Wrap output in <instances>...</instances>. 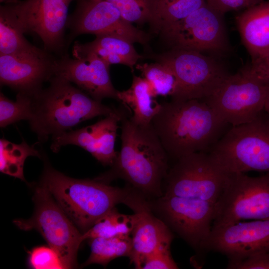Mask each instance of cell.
Listing matches in <instances>:
<instances>
[{
  "label": "cell",
  "mask_w": 269,
  "mask_h": 269,
  "mask_svg": "<svg viewBox=\"0 0 269 269\" xmlns=\"http://www.w3.org/2000/svg\"><path fill=\"white\" fill-rule=\"evenodd\" d=\"M121 123L120 151L110 169L94 179L107 184L122 179L148 200L160 197L169 168L159 136L151 123L138 124L126 113Z\"/></svg>",
  "instance_id": "6da1fadb"
},
{
  "label": "cell",
  "mask_w": 269,
  "mask_h": 269,
  "mask_svg": "<svg viewBox=\"0 0 269 269\" xmlns=\"http://www.w3.org/2000/svg\"><path fill=\"white\" fill-rule=\"evenodd\" d=\"M160 104L151 124L168 156L176 160L194 152H209L227 125L202 100Z\"/></svg>",
  "instance_id": "7a4b0ae2"
},
{
  "label": "cell",
  "mask_w": 269,
  "mask_h": 269,
  "mask_svg": "<svg viewBox=\"0 0 269 269\" xmlns=\"http://www.w3.org/2000/svg\"><path fill=\"white\" fill-rule=\"evenodd\" d=\"M48 87L31 95L30 128L38 139L46 141L80 123L107 116L116 108L97 101L65 78L54 75Z\"/></svg>",
  "instance_id": "3957f363"
},
{
  "label": "cell",
  "mask_w": 269,
  "mask_h": 269,
  "mask_svg": "<svg viewBox=\"0 0 269 269\" xmlns=\"http://www.w3.org/2000/svg\"><path fill=\"white\" fill-rule=\"evenodd\" d=\"M43 154L44 168L39 184L49 191L82 234L117 204H124L130 185L119 188L95 179L68 177L53 168Z\"/></svg>",
  "instance_id": "277c9868"
},
{
  "label": "cell",
  "mask_w": 269,
  "mask_h": 269,
  "mask_svg": "<svg viewBox=\"0 0 269 269\" xmlns=\"http://www.w3.org/2000/svg\"><path fill=\"white\" fill-rule=\"evenodd\" d=\"M209 153L228 174L269 173V115L264 110L252 121L232 126Z\"/></svg>",
  "instance_id": "5b68a950"
},
{
  "label": "cell",
  "mask_w": 269,
  "mask_h": 269,
  "mask_svg": "<svg viewBox=\"0 0 269 269\" xmlns=\"http://www.w3.org/2000/svg\"><path fill=\"white\" fill-rule=\"evenodd\" d=\"M33 200V215L28 219L15 220L14 224L24 231H38L58 253L65 268H75L78 251L83 242L82 233L45 187L40 184L36 187Z\"/></svg>",
  "instance_id": "8992f818"
},
{
  "label": "cell",
  "mask_w": 269,
  "mask_h": 269,
  "mask_svg": "<svg viewBox=\"0 0 269 269\" xmlns=\"http://www.w3.org/2000/svg\"><path fill=\"white\" fill-rule=\"evenodd\" d=\"M228 175L208 152H194L178 159L169 169L163 183L162 195L215 204Z\"/></svg>",
  "instance_id": "52a82bcc"
},
{
  "label": "cell",
  "mask_w": 269,
  "mask_h": 269,
  "mask_svg": "<svg viewBox=\"0 0 269 269\" xmlns=\"http://www.w3.org/2000/svg\"><path fill=\"white\" fill-rule=\"evenodd\" d=\"M269 219V173L251 177L228 174L215 204L212 226Z\"/></svg>",
  "instance_id": "ba28073f"
},
{
  "label": "cell",
  "mask_w": 269,
  "mask_h": 269,
  "mask_svg": "<svg viewBox=\"0 0 269 269\" xmlns=\"http://www.w3.org/2000/svg\"><path fill=\"white\" fill-rule=\"evenodd\" d=\"M168 66L177 81L173 100H204L211 96L229 75L214 58L198 51L172 48L154 57Z\"/></svg>",
  "instance_id": "9c48e42d"
},
{
  "label": "cell",
  "mask_w": 269,
  "mask_h": 269,
  "mask_svg": "<svg viewBox=\"0 0 269 269\" xmlns=\"http://www.w3.org/2000/svg\"><path fill=\"white\" fill-rule=\"evenodd\" d=\"M269 85L244 68L229 74L203 100L224 123L236 126L252 121L264 110Z\"/></svg>",
  "instance_id": "30bf717a"
},
{
  "label": "cell",
  "mask_w": 269,
  "mask_h": 269,
  "mask_svg": "<svg viewBox=\"0 0 269 269\" xmlns=\"http://www.w3.org/2000/svg\"><path fill=\"white\" fill-rule=\"evenodd\" d=\"M154 213L196 252L210 236L215 204L202 200L162 195L149 200Z\"/></svg>",
  "instance_id": "8fae6325"
},
{
  "label": "cell",
  "mask_w": 269,
  "mask_h": 269,
  "mask_svg": "<svg viewBox=\"0 0 269 269\" xmlns=\"http://www.w3.org/2000/svg\"><path fill=\"white\" fill-rule=\"evenodd\" d=\"M224 14L206 2L186 17L163 28L162 37L172 48L203 52L227 50Z\"/></svg>",
  "instance_id": "7c38bea8"
},
{
  "label": "cell",
  "mask_w": 269,
  "mask_h": 269,
  "mask_svg": "<svg viewBox=\"0 0 269 269\" xmlns=\"http://www.w3.org/2000/svg\"><path fill=\"white\" fill-rule=\"evenodd\" d=\"M73 0H25L9 5L24 33L35 34L44 49L58 53L66 49L68 8Z\"/></svg>",
  "instance_id": "4fadbf2b"
},
{
  "label": "cell",
  "mask_w": 269,
  "mask_h": 269,
  "mask_svg": "<svg viewBox=\"0 0 269 269\" xmlns=\"http://www.w3.org/2000/svg\"><path fill=\"white\" fill-rule=\"evenodd\" d=\"M74 12L68 17L67 27L70 29L66 47L77 36L83 34L96 36L113 34L134 43L146 44L149 35L134 26L122 16L118 9L105 0H77Z\"/></svg>",
  "instance_id": "5bb4252c"
},
{
  "label": "cell",
  "mask_w": 269,
  "mask_h": 269,
  "mask_svg": "<svg viewBox=\"0 0 269 269\" xmlns=\"http://www.w3.org/2000/svg\"><path fill=\"white\" fill-rule=\"evenodd\" d=\"M202 251L225 255L227 268L253 254L269 252V219L212 226Z\"/></svg>",
  "instance_id": "9a60e30c"
},
{
  "label": "cell",
  "mask_w": 269,
  "mask_h": 269,
  "mask_svg": "<svg viewBox=\"0 0 269 269\" xmlns=\"http://www.w3.org/2000/svg\"><path fill=\"white\" fill-rule=\"evenodd\" d=\"M124 204L134 212V224L131 234L132 248L129 257L135 269H140L144 259L159 248L170 245L171 230L152 210L149 200L131 186Z\"/></svg>",
  "instance_id": "2e32d148"
},
{
  "label": "cell",
  "mask_w": 269,
  "mask_h": 269,
  "mask_svg": "<svg viewBox=\"0 0 269 269\" xmlns=\"http://www.w3.org/2000/svg\"><path fill=\"white\" fill-rule=\"evenodd\" d=\"M125 113L123 110L116 109L94 124L52 137L50 148L57 152L62 146L75 145L90 153L102 164L111 166L118 154L115 148V141L119 123Z\"/></svg>",
  "instance_id": "e0dca14e"
},
{
  "label": "cell",
  "mask_w": 269,
  "mask_h": 269,
  "mask_svg": "<svg viewBox=\"0 0 269 269\" xmlns=\"http://www.w3.org/2000/svg\"><path fill=\"white\" fill-rule=\"evenodd\" d=\"M56 60L45 49L31 54L0 55V84L18 93L34 94L54 75Z\"/></svg>",
  "instance_id": "ac0fdd59"
},
{
  "label": "cell",
  "mask_w": 269,
  "mask_h": 269,
  "mask_svg": "<svg viewBox=\"0 0 269 269\" xmlns=\"http://www.w3.org/2000/svg\"><path fill=\"white\" fill-rule=\"evenodd\" d=\"M110 66L94 54L70 58L67 54L56 59L54 75L61 76L94 99L102 102L105 98L118 101V92L113 85Z\"/></svg>",
  "instance_id": "d6986e66"
},
{
  "label": "cell",
  "mask_w": 269,
  "mask_h": 269,
  "mask_svg": "<svg viewBox=\"0 0 269 269\" xmlns=\"http://www.w3.org/2000/svg\"><path fill=\"white\" fill-rule=\"evenodd\" d=\"M236 22L252 60L269 53V0L245 9L236 17Z\"/></svg>",
  "instance_id": "ffe728a7"
},
{
  "label": "cell",
  "mask_w": 269,
  "mask_h": 269,
  "mask_svg": "<svg viewBox=\"0 0 269 269\" xmlns=\"http://www.w3.org/2000/svg\"><path fill=\"white\" fill-rule=\"evenodd\" d=\"M92 41L86 43L76 42L73 47L72 54L74 58H78L87 54H94L109 65L115 64L125 65L134 71L142 56L136 51L131 41L113 34L96 36Z\"/></svg>",
  "instance_id": "44dd1931"
},
{
  "label": "cell",
  "mask_w": 269,
  "mask_h": 269,
  "mask_svg": "<svg viewBox=\"0 0 269 269\" xmlns=\"http://www.w3.org/2000/svg\"><path fill=\"white\" fill-rule=\"evenodd\" d=\"M153 98L145 80L136 75L133 76L132 85L128 89L118 92V101L133 111L131 118L139 125L151 124L159 112L161 104Z\"/></svg>",
  "instance_id": "7402d4cb"
},
{
  "label": "cell",
  "mask_w": 269,
  "mask_h": 269,
  "mask_svg": "<svg viewBox=\"0 0 269 269\" xmlns=\"http://www.w3.org/2000/svg\"><path fill=\"white\" fill-rule=\"evenodd\" d=\"M9 4L0 7V55L37 53L43 49L31 44L24 36Z\"/></svg>",
  "instance_id": "603a6c76"
},
{
  "label": "cell",
  "mask_w": 269,
  "mask_h": 269,
  "mask_svg": "<svg viewBox=\"0 0 269 269\" xmlns=\"http://www.w3.org/2000/svg\"><path fill=\"white\" fill-rule=\"evenodd\" d=\"M91 253L83 266L100 264L106 267L119 257H129L132 248L131 236L111 238L98 237L89 239Z\"/></svg>",
  "instance_id": "cb8c5ba5"
},
{
  "label": "cell",
  "mask_w": 269,
  "mask_h": 269,
  "mask_svg": "<svg viewBox=\"0 0 269 269\" xmlns=\"http://www.w3.org/2000/svg\"><path fill=\"white\" fill-rule=\"evenodd\" d=\"M30 156L41 157V153L33 145L30 146L24 140L15 144L5 139L0 140V171L1 172L25 181L23 165Z\"/></svg>",
  "instance_id": "d4e9b609"
},
{
  "label": "cell",
  "mask_w": 269,
  "mask_h": 269,
  "mask_svg": "<svg viewBox=\"0 0 269 269\" xmlns=\"http://www.w3.org/2000/svg\"><path fill=\"white\" fill-rule=\"evenodd\" d=\"M134 224V214L120 213L115 207L98 220L88 231L83 233L82 240L84 241L98 237L131 236Z\"/></svg>",
  "instance_id": "484cf974"
},
{
  "label": "cell",
  "mask_w": 269,
  "mask_h": 269,
  "mask_svg": "<svg viewBox=\"0 0 269 269\" xmlns=\"http://www.w3.org/2000/svg\"><path fill=\"white\" fill-rule=\"evenodd\" d=\"M135 67L141 72L153 98L158 96L171 97L173 95L177 81L173 72L168 66L156 61L154 63L136 64Z\"/></svg>",
  "instance_id": "4316f807"
},
{
  "label": "cell",
  "mask_w": 269,
  "mask_h": 269,
  "mask_svg": "<svg viewBox=\"0 0 269 269\" xmlns=\"http://www.w3.org/2000/svg\"><path fill=\"white\" fill-rule=\"evenodd\" d=\"M206 0H156V33L166 26L181 20L199 8Z\"/></svg>",
  "instance_id": "83f0119b"
},
{
  "label": "cell",
  "mask_w": 269,
  "mask_h": 269,
  "mask_svg": "<svg viewBox=\"0 0 269 269\" xmlns=\"http://www.w3.org/2000/svg\"><path fill=\"white\" fill-rule=\"evenodd\" d=\"M113 4L128 22L137 24L148 23L156 33V0H105Z\"/></svg>",
  "instance_id": "f1b7e54d"
},
{
  "label": "cell",
  "mask_w": 269,
  "mask_h": 269,
  "mask_svg": "<svg viewBox=\"0 0 269 269\" xmlns=\"http://www.w3.org/2000/svg\"><path fill=\"white\" fill-rule=\"evenodd\" d=\"M30 112L29 95L17 93L15 101H13L0 92V126L5 128L20 120L28 121Z\"/></svg>",
  "instance_id": "f546056e"
},
{
  "label": "cell",
  "mask_w": 269,
  "mask_h": 269,
  "mask_svg": "<svg viewBox=\"0 0 269 269\" xmlns=\"http://www.w3.org/2000/svg\"><path fill=\"white\" fill-rule=\"evenodd\" d=\"M28 263L34 269H65L58 253L48 245L33 248L29 252Z\"/></svg>",
  "instance_id": "4dcf8cb0"
},
{
  "label": "cell",
  "mask_w": 269,
  "mask_h": 269,
  "mask_svg": "<svg viewBox=\"0 0 269 269\" xmlns=\"http://www.w3.org/2000/svg\"><path fill=\"white\" fill-rule=\"evenodd\" d=\"M178 266L170 253V245L161 247L148 255L143 260L140 269H176Z\"/></svg>",
  "instance_id": "1f68e13d"
},
{
  "label": "cell",
  "mask_w": 269,
  "mask_h": 269,
  "mask_svg": "<svg viewBox=\"0 0 269 269\" xmlns=\"http://www.w3.org/2000/svg\"><path fill=\"white\" fill-rule=\"evenodd\" d=\"M264 0H206V3L215 10L224 14L234 10L246 9Z\"/></svg>",
  "instance_id": "d6a6232c"
},
{
  "label": "cell",
  "mask_w": 269,
  "mask_h": 269,
  "mask_svg": "<svg viewBox=\"0 0 269 269\" xmlns=\"http://www.w3.org/2000/svg\"><path fill=\"white\" fill-rule=\"evenodd\" d=\"M227 268L230 269H269V252L253 254Z\"/></svg>",
  "instance_id": "836d02e7"
},
{
  "label": "cell",
  "mask_w": 269,
  "mask_h": 269,
  "mask_svg": "<svg viewBox=\"0 0 269 269\" xmlns=\"http://www.w3.org/2000/svg\"><path fill=\"white\" fill-rule=\"evenodd\" d=\"M245 68L258 80L269 84V53L252 60L250 64Z\"/></svg>",
  "instance_id": "e575fe53"
},
{
  "label": "cell",
  "mask_w": 269,
  "mask_h": 269,
  "mask_svg": "<svg viewBox=\"0 0 269 269\" xmlns=\"http://www.w3.org/2000/svg\"><path fill=\"white\" fill-rule=\"evenodd\" d=\"M264 110L269 116V85L268 87L267 93L265 103Z\"/></svg>",
  "instance_id": "d590c367"
},
{
  "label": "cell",
  "mask_w": 269,
  "mask_h": 269,
  "mask_svg": "<svg viewBox=\"0 0 269 269\" xmlns=\"http://www.w3.org/2000/svg\"><path fill=\"white\" fill-rule=\"evenodd\" d=\"M0 2L4 3L6 4H15L18 3L19 0H0Z\"/></svg>",
  "instance_id": "8d00e7d4"
}]
</instances>
